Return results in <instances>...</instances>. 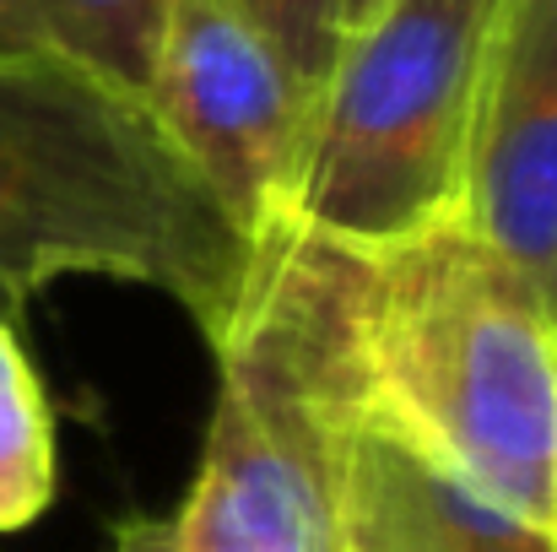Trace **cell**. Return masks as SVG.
Masks as SVG:
<instances>
[{
	"instance_id": "obj_9",
	"label": "cell",
	"mask_w": 557,
	"mask_h": 552,
	"mask_svg": "<svg viewBox=\"0 0 557 552\" xmlns=\"http://www.w3.org/2000/svg\"><path fill=\"white\" fill-rule=\"evenodd\" d=\"M54 499V417L16 326L0 320V537L33 526Z\"/></svg>"
},
{
	"instance_id": "obj_11",
	"label": "cell",
	"mask_w": 557,
	"mask_h": 552,
	"mask_svg": "<svg viewBox=\"0 0 557 552\" xmlns=\"http://www.w3.org/2000/svg\"><path fill=\"white\" fill-rule=\"evenodd\" d=\"M109 552H174V526L152 520V515H131V520L114 526Z\"/></svg>"
},
{
	"instance_id": "obj_2",
	"label": "cell",
	"mask_w": 557,
	"mask_h": 552,
	"mask_svg": "<svg viewBox=\"0 0 557 552\" xmlns=\"http://www.w3.org/2000/svg\"><path fill=\"white\" fill-rule=\"evenodd\" d=\"M358 384L557 537V315L460 211L358 249Z\"/></svg>"
},
{
	"instance_id": "obj_6",
	"label": "cell",
	"mask_w": 557,
	"mask_h": 552,
	"mask_svg": "<svg viewBox=\"0 0 557 552\" xmlns=\"http://www.w3.org/2000/svg\"><path fill=\"white\" fill-rule=\"evenodd\" d=\"M460 217L557 315V0H504L466 147Z\"/></svg>"
},
{
	"instance_id": "obj_3",
	"label": "cell",
	"mask_w": 557,
	"mask_h": 552,
	"mask_svg": "<svg viewBox=\"0 0 557 552\" xmlns=\"http://www.w3.org/2000/svg\"><path fill=\"white\" fill-rule=\"evenodd\" d=\"M249 244L147 109L65 71L0 65V320L60 277L174 298L211 336Z\"/></svg>"
},
{
	"instance_id": "obj_5",
	"label": "cell",
	"mask_w": 557,
	"mask_h": 552,
	"mask_svg": "<svg viewBox=\"0 0 557 552\" xmlns=\"http://www.w3.org/2000/svg\"><path fill=\"white\" fill-rule=\"evenodd\" d=\"M147 114L244 244L293 217L314 93L233 0H169Z\"/></svg>"
},
{
	"instance_id": "obj_4",
	"label": "cell",
	"mask_w": 557,
	"mask_h": 552,
	"mask_svg": "<svg viewBox=\"0 0 557 552\" xmlns=\"http://www.w3.org/2000/svg\"><path fill=\"white\" fill-rule=\"evenodd\" d=\"M498 11L504 0H384L352 27L314 98L287 222L379 249L460 211Z\"/></svg>"
},
{
	"instance_id": "obj_7",
	"label": "cell",
	"mask_w": 557,
	"mask_h": 552,
	"mask_svg": "<svg viewBox=\"0 0 557 552\" xmlns=\"http://www.w3.org/2000/svg\"><path fill=\"white\" fill-rule=\"evenodd\" d=\"M336 552H557V537L358 401L342 450Z\"/></svg>"
},
{
	"instance_id": "obj_8",
	"label": "cell",
	"mask_w": 557,
	"mask_h": 552,
	"mask_svg": "<svg viewBox=\"0 0 557 552\" xmlns=\"http://www.w3.org/2000/svg\"><path fill=\"white\" fill-rule=\"evenodd\" d=\"M169 0H0V65H38L147 109Z\"/></svg>"
},
{
	"instance_id": "obj_12",
	"label": "cell",
	"mask_w": 557,
	"mask_h": 552,
	"mask_svg": "<svg viewBox=\"0 0 557 552\" xmlns=\"http://www.w3.org/2000/svg\"><path fill=\"white\" fill-rule=\"evenodd\" d=\"M379 5H384V0H342V38H347L352 27H363Z\"/></svg>"
},
{
	"instance_id": "obj_10",
	"label": "cell",
	"mask_w": 557,
	"mask_h": 552,
	"mask_svg": "<svg viewBox=\"0 0 557 552\" xmlns=\"http://www.w3.org/2000/svg\"><path fill=\"white\" fill-rule=\"evenodd\" d=\"M282 54V65L320 98L342 49V0H233Z\"/></svg>"
},
{
	"instance_id": "obj_1",
	"label": "cell",
	"mask_w": 557,
	"mask_h": 552,
	"mask_svg": "<svg viewBox=\"0 0 557 552\" xmlns=\"http://www.w3.org/2000/svg\"><path fill=\"white\" fill-rule=\"evenodd\" d=\"M358 249L298 222L249 244L244 282L206 336L216 412L174 552H336L342 450L358 384Z\"/></svg>"
}]
</instances>
